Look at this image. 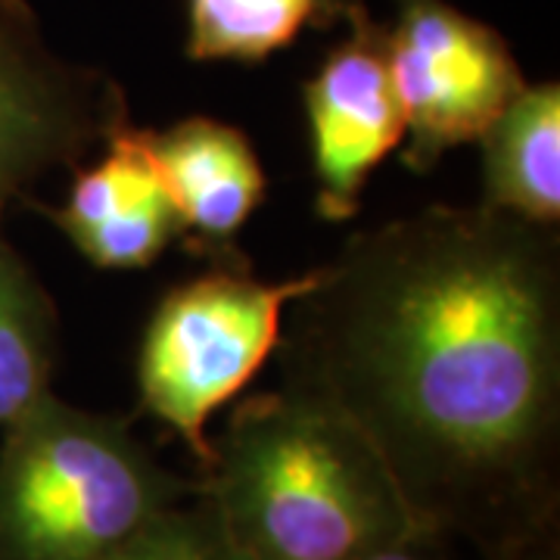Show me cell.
I'll return each instance as SVG.
<instances>
[{
    "instance_id": "obj_5",
    "label": "cell",
    "mask_w": 560,
    "mask_h": 560,
    "mask_svg": "<svg viewBox=\"0 0 560 560\" xmlns=\"http://www.w3.org/2000/svg\"><path fill=\"white\" fill-rule=\"evenodd\" d=\"M128 119L125 88L50 47L28 0H0V219L75 168Z\"/></svg>"
},
{
    "instance_id": "obj_16",
    "label": "cell",
    "mask_w": 560,
    "mask_h": 560,
    "mask_svg": "<svg viewBox=\"0 0 560 560\" xmlns=\"http://www.w3.org/2000/svg\"><path fill=\"white\" fill-rule=\"evenodd\" d=\"M0 221H3V219H0Z\"/></svg>"
},
{
    "instance_id": "obj_7",
    "label": "cell",
    "mask_w": 560,
    "mask_h": 560,
    "mask_svg": "<svg viewBox=\"0 0 560 560\" xmlns=\"http://www.w3.org/2000/svg\"><path fill=\"white\" fill-rule=\"evenodd\" d=\"M346 35L302 84L312 138L315 212L349 221L371 172L405 140V113L389 66L386 25L368 0H346Z\"/></svg>"
},
{
    "instance_id": "obj_9",
    "label": "cell",
    "mask_w": 560,
    "mask_h": 560,
    "mask_svg": "<svg viewBox=\"0 0 560 560\" xmlns=\"http://www.w3.org/2000/svg\"><path fill=\"white\" fill-rule=\"evenodd\" d=\"M150 147L180 215L184 246L209 261L241 256L237 234L265 197V168L237 125L190 116L165 131L150 128Z\"/></svg>"
},
{
    "instance_id": "obj_11",
    "label": "cell",
    "mask_w": 560,
    "mask_h": 560,
    "mask_svg": "<svg viewBox=\"0 0 560 560\" xmlns=\"http://www.w3.org/2000/svg\"><path fill=\"white\" fill-rule=\"evenodd\" d=\"M57 355L54 296L0 228V427L54 393Z\"/></svg>"
},
{
    "instance_id": "obj_13",
    "label": "cell",
    "mask_w": 560,
    "mask_h": 560,
    "mask_svg": "<svg viewBox=\"0 0 560 560\" xmlns=\"http://www.w3.org/2000/svg\"><path fill=\"white\" fill-rule=\"evenodd\" d=\"M116 560H249V555L231 539L212 501L194 492L162 511Z\"/></svg>"
},
{
    "instance_id": "obj_2",
    "label": "cell",
    "mask_w": 560,
    "mask_h": 560,
    "mask_svg": "<svg viewBox=\"0 0 560 560\" xmlns=\"http://www.w3.org/2000/svg\"><path fill=\"white\" fill-rule=\"evenodd\" d=\"M197 467L249 560H371L420 529L374 445L287 386L237 401Z\"/></svg>"
},
{
    "instance_id": "obj_8",
    "label": "cell",
    "mask_w": 560,
    "mask_h": 560,
    "mask_svg": "<svg viewBox=\"0 0 560 560\" xmlns=\"http://www.w3.org/2000/svg\"><path fill=\"white\" fill-rule=\"evenodd\" d=\"M69 243L97 268H147L180 241V215L165 187L150 128L119 121L103 140V156L72 168L60 206L35 202Z\"/></svg>"
},
{
    "instance_id": "obj_6",
    "label": "cell",
    "mask_w": 560,
    "mask_h": 560,
    "mask_svg": "<svg viewBox=\"0 0 560 560\" xmlns=\"http://www.w3.org/2000/svg\"><path fill=\"white\" fill-rule=\"evenodd\" d=\"M386 44L405 113L401 162L418 175L480 140L526 88L508 40L445 0H396Z\"/></svg>"
},
{
    "instance_id": "obj_4",
    "label": "cell",
    "mask_w": 560,
    "mask_h": 560,
    "mask_svg": "<svg viewBox=\"0 0 560 560\" xmlns=\"http://www.w3.org/2000/svg\"><path fill=\"white\" fill-rule=\"evenodd\" d=\"M315 280H265L246 256L172 287L147 320L138 352L140 411L175 433L197 464L209 455V418L275 355L287 305Z\"/></svg>"
},
{
    "instance_id": "obj_12",
    "label": "cell",
    "mask_w": 560,
    "mask_h": 560,
    "mask_svg": "<svg viewBox=\"0 0 560 560\" xmlns=\"http://www.w3.org/2000/svg\"><path fill=\"white\" fill-rule=\"evenodd\" d=\"M346 0H187V57L197 62H261L305 28L342 22Z\"/></svg>"
},
{
    "instance_id": "obj_10",
    "label": "cell",
    "mask_w": 560,
    "mask_h": 560,
    "mask_svg": "<svg viewBox=\"0 0 560 560\" xmlns=\"http://www.w3.org/2000/svg\"><path fill=\"white\" fill-rule=\"evenodd\" d=\"M482 206L560 228V84L523 88L486 128Z\"/></svg>"
},
{
    "instance_id": "obj_14",
    "label": "cell",
    "mask_w": 560,
    "mask_h": 560,
    "mask_svg": "<svg viewBox=\"0 0 560 560\" xmlns=\"http://www.w3.org/2000/svg\"><path fill=\"white\" fill-rule=\"evenodd\" d=\"M371 560H458V541L440 536L433 529H415L399 545L386 548Z\"/></svg>"
},
{
    "instance_id": "obj_15",
    "label": "cell",
    "mask_w": 560,
    "mask_h": 560,
    "mask_svg": "<svg viewBox=\"0 0 560 560\" xmlns=\"http://www.w3.org/2000/svg\"><path fill=\"white\" fill-rule=\"evenodd\" d=\"M480 560H560V521L548 523L517 541H508L495 551H486Z\"/></svg>"
},
{
    "instance_id": "obj_3",
    "label": "cell",
    "mask_w": 560,
    "mask_h": 560,
    "mask_svg": "<svg viewBox=\"0 0 560 560\" xmlns=\"http://www.w3.org/2000/svg\"><path fill=\"white\" fill-rule=\"evenodd\" d=\"M0 430V560H116L197 492V477L160 464L131 420L57 393Z\"/></svg>"
},
{
    "instance_id": "obj_1",
    "label": "cell",
    "mask_w": 560,
    "mask_h": 560,
    "mask_svg": "<svg viewBox=\"0 0 560 560\" xmlns=\"http://www.w3.org/2000/svg\"><path fill=\"white\" fill-rule=\"evenodd\" d=\"M280 386L340 411L420 529L560 521V234L489 206L359 231L283 312Z\"/></svg>"
}]
</instances>
